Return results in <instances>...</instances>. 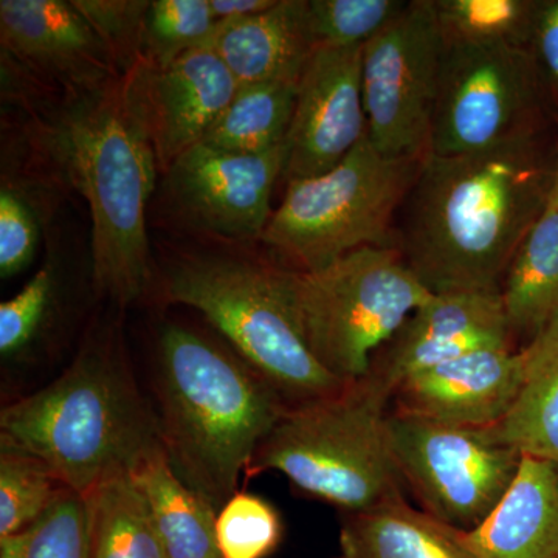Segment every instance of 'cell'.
Segmentation results:
<instances>
[{"mask_svg":"<svg viewBox=\"0 0 558 558\" xmlns=\"http://www.w3.org/2000/svg\"><path fill=\"white\" fill-rule=\"evenodd\" d=\"M557 143L542 126L487 148L422 160L395 242L432 293L501 290L520 245L548 205Z\"/></svg>","mask_w":558,"mask_h":558,"instance_id":"obj_1","label":"cell"},{"mask_svg":"<svg viewBox=\"0 0 558 558\" xmlns=\"http://www.w3.org/2000/svg\"><path fill=\"white\" fill-rule=\"evenodd\" d=\"M157 354L161 447L175 475L219 512L289 405L236 352L197 330L165 326Z\"/></svg>","mask_w":558,"mask_h":558,"instance_id":"obj_2","label":"cell"},{"mask_svg":"<svg viewBox=\"0 0 558 558\" xmlns=\"http://www.w3.org/2000/svg\"><path fill=\"white\" fill-rule=\"evenodd\" d=\"M51 148L89 207L95 288L126 306L150 281L146 208L159 168L130 73L73 94Z\"/></svg>","mask_w":558,"mask_h":558,"instance_id":"obj_3","label":"cell"},{"mask_svg":"<svg viewBox=\"0 0 558 558\" xmlns=\"http://www.w3.org/2000/svg\"><path fill=\"white\" fill-rule=\"evenodd\" d=\"M0 439L86 497L161 449L159 417L132 376L117 330L92 333L58 379L0 413Z\"/></svg>","mask_w":558,"mask_h":558,"instance_id":"obj_4","label":"cell"},{"mask_svg":"<svg viewBox=\"0 0 558 558\" xmlns=\"http://www.w3.org/2000/svg\"><path fill=\"white\" fill-rule=\"evenodd\" d=\"M392 398L395 389L369 371L333 395L289 407L245 476L281 473L295 490L344 513L403 497L388 433Z\"/></svg>","mask_w":558,"mask_h":558,"instance_id":"obj_5","label":"cell"},{"mask_svg":"<svg viewBox=\"0 0 558 558\" xmlns=\"http://www.w3.org/2000/svg\"><path fill=\"white\" fill-rule=\"evenodd\" d=\"M165 299L204 315L231 351L289 407L326 398L344 385L314 359L296 315L293 270L227 256L180 260Z\"/></svg>","mask_w":558,"mask_h":558,"instance_id":"obj_6","label":"cell"},{"mask_svg":"<svg viewBox=\"0 0 558 558\" xmlns=\"http://www.w3.org/2000/svg\"><path fill=\"white\" fill-rule=\"evenodd\" d=\"M422 160L388 159L366 134L332 170L288 182L260 242L300 274L325 269L354 250L392 247Z\"/></svg>","mask_w":558,"mask_h":558,"instance_id":"obj_7","label":"cell"},{"mask_svg":"<svg viewBox=\"0 0 558 558\" xmlns=\"http://www.w3.org/2000/svg\"><path fill=\"white\" fill-rule=\"evenodd\" d=\"M396 247H363L315 271H293L307 348L333 379L368 376L374 357L432 296Z\"/></svg>","mask_w":558,"mask_h":558,"instance_id":"obj_8","label":"cell"},{"mask_svg":"<svg viewBox=\"0 0 558 558\" xmlns=\"http://www.w3.org/2000/svg\"><path fill=\"white\" fill-rule=\"evenodd\" d=\"M389 442L421 509L459 531L478 526L505 497L521 454L492 428L461 427L391 409Z\"/></svg>","mask_w":558,"mask_h":558,"instance_id":"obj_9","label":"cell"},{"mask_svg":"<svg viewBox=\"0 0 558 558\" xmlns=\"http://www.w3.org/2000/svg\"><path fill=\"white\" fill-rule=\"evenodd\" d=\"M545 86L526 47L446 39L429 154L470 153L542 126Z\"/></svg>","mask_w":558,"mask_h":558,"instance_id":"obj_10","label":"cell"},{"mask_svg":"<svg viewBox=\"0 0 558 558\" xmlns=\"http://www.w3.org/2000/svg\"><path fill=\"white\" fill-rule=\"evenodd\" d=\"M444 47L435 0H411L363 46L366 134L381 156H428Z\"/></svg>","mask_w":558,"mask_h":558,"instance_id":"obj_11","label":"cell"},{"mask_svg":"<svg viewBox=\"0 0 558 558\" xmlns=\"http://www.w3.org/2000/svg\"><path fill=\"white\" fill-rule=\"evenodd\" d=\"M286 142L259 154L226 153L205 143L183 153L167 170L172 204L205 233L260 241L271 218L275 183L284 175Z\"/></svg>","mask_w":558,"mask_h":558,"instance_id":"obj_12","label":"cell"},{"mask_svg":"<svg viewBox=\"0 0 558 558\" xmlns=\"http://www.w3.org/2000/svg\"><path fill=\"white\" fill-rule=\"evenodd\" d=\"M363 47H318L304 65L286 148V182L336 168L365 137Z\"/></svg>","mask_w":558,"mask_h":558,"instance_id":"obj_13","label":"cell"},{"mask_svg":"<svg viewBox=\"0 0 558 558\" xmlns=\"http://www.w3.org/2000/svg\"><path fill=\"white\" fill-rule=\"evenodd\" d=\"M130 75L165 172L204 140L240 87L209 46L161 68L142 60Z\"/></svg>","mask_w":558,"mask_h":558,"instance_id":"obj_14","label":"cell"},{"mask_svg":"<svg viewBox=\"0 0 558 558\" xmlns=\"http://www.w3.org/2000/svg\"><path fill=\"white\" fill-rule=\"evenodd\" d=\"M501 290L433 293L377 352L371 371L392 389L418 371L486 348H512Z\"/></svg>","mask_w":558,"mask_h":558,"instance_id":"obj_15","label":"cell"},{"mask_svg":"<svg viewBox=\"0 0 558 558\" xmlns=\"http://www.w3.org/2000/svg\"><path fill=\"white\" fill-rule=\"evenodd\" d=\"M524 349L486 348L400 381L392 409L461 427L499 424L526 380Z\"/></svg>","mask_w":558,"mask_h":558,"instance_id":"obj_16","label":"cell"},{"mask_svg":"<svg viewBox=\"0 0 558 558\" xmlns=\"http://www.w3.org/2000/svg\"><path fill=\"white\" fill-rule=\"evenodd\" d=\"M2 47L72 94L120 76L108 49L72 0H2Z\"/></svg>","mask_w":558,"mask_h":558,"instance_id":"obj_17","label":"cell"},{"mask_svg":"<svg viewBox=\"0 0 558 558\" xmlns=\"http://www.w3.org/2000/svg\"><path fill=\"white\" fill-rule=\"evenodd\" d=\"M464 542L475 558H558V465L521 458L505 497Z\"/></svg>","mask_w":558,"mask_h":558,"instance_id":"obj_18","label":"cell"},{"mask_svg":"<svg viewBox=\"0 0 558 558\" xmlns=\"http://www.w3.org/2000/svg\"><path fill=\"white\" fill-rule=\"evenodd\" d=\"M209 47L229 68L238 86L299 81L315 46L310 0H277L245 20L218 22Z\"/></svg>","mask_w":558,"mask_h":558,"instance_id":"obj_19","label":"cell"},{"mask_svg":"<svg viewBox=\"0 0 558 558\" xmlns=\"http://www.w3.org/2000/svg\"><path fill=\"white\" fill-rule=\"evenodd\" d=\"M340 558H475L464 531L450 526L405 498L344 513Z\"/></svg>","mask_w":558,"mask_h":558,"instance_id":"obj_20","label":"cell"},{"mask_svg":"<svg viewBox=\"0 0 558 558\" xmlns=\"http://www.w3.org/2000/svg\"><path fill=\"white\" fill-rule=\"evenodd\" d=\"M131 473L148 501L167 558H220L218 512L175 475L163 447L143 458Z\"/></svg>","mask_w":558,"mask_h":558,"instance_id":"obj_21","label":"cell"},{"mask_svg":"<svg viewBox=\"0 0 558 558\" xmlns=\"http://www.w3.org/2000/svg\"><path fill=\"white\" fill-rule=\"evenodd\" d=\"M513 336L534 339L558 315V191L520 245L501 284Z\"/></svg>","mask_w":558,"mask_h":558,"instance_id":"obj_22","label":"cell"},{"mask_svg":"<svg viewBox=\"0 0 558 558\" xmlns=\"http://www.w3.org/2000/svg\"><path fill=\"white\" fill-rule=\"evenodd\" d=\"M523 349L526 380L508 416L490 428L521 457L558 465V315Z\"/></svg>","mask_w":558,"mask_h":558,"instance_id":"obj_23","label":"cell"},{"mask_svg":"<svg viewBox=\"0 0 558 558\" xmlns=\"http://www.w3.org/2000/svg\"><path fill=\"white\" fill-rule=\"evenodd\" d=\"M90 558H167L148 501L131 472L87 494Z\"/></svg>","mask_w":558,"mask_h":558,"instance_id":"obj_24","label":"cell"},{"mask_svg":"<svg viewBox=\"0 0 558 558\" xmlns=\"http://www.w3.org/2000/svg\"><path fill=\"white\" fill-rule=\"evenodd\" d=\"M299 81L248 84L238 87L229 108L201 143L236 154L277 148L288 137Z\"/></svg>","mask_w":558,"mask_h":558,"instance_id":"obj_25","label":"cell"},{"mask_svg":"<svg viewBox=\"0 0 558 558\" xmlns=\"http://www.w3.org/2000/svg\"><path fill=\"white\" fill-rule=\"evenodd\" d=\"M535 0H435L444 38L495 46H531Z\"/></svg>","mask_w":558,"mask_h":558,"instance_id":"obj_26","label":"cell"},{"mask_svg":"<svg viewBox=\"0 0 558 558\" xmlns=\"http://www.w3.org/2000/svg\"><path fill=\"white\" fill-rule=\"evenodd\" d=\"M0 558H90L86 498L62 487L32 526L0 538Z\"/></svg>","mask_w":558,"mask_h":558,"instance_id":"obj_27","label":"cell"},{"mask_svg":"<svg viewBox=\"0 0 558 558\" xmlns=\"http://www.w3.org/2000/svg\"><path fill=\"white\" fill-rule=\"evenodd\" d=\"M61 488L43 461L0 439V538L32 526Z\"/></svg>","mask_w":558,"mask_h":558,"instance_id":"obj_28","label":"cell"},{"mask_svg":"<svg viewBox=\"0 0 558 558\" xmlns=\"http://www.w3.org/2000/svg\"><path fill=\"white\" fill-rule=\"evenodd\" d=\"M216 25L209 0H154L146 14L143 60L161 68L209 46Z\"/></svg>","mask_w":558,"mask_h":558,"instance_id":"obj_29","label":"cell"},{"mask_svg":"<svg viewBox=\"0 0 558 558\" xmlns=\"http://www.w3.org/2000/svg\"><path fill=\"white\" fill-rule=\"evenodd\" d=\"M403 0H310L315 46L363 47L402 13Z\"/></svg>","mask_w":558,"mask_h":558,"instance_id":"obj_30","label":"cell"},{"mask_svg":"<svg viewBox=\"0 0 558 558\" xmlns=\"http://www.w3.org/2000/svg\"><path fill=\"white\" fill-rule=\"evenodd\" d=\"M281 537L278 510L258 495L236 492L216 517L220 558L269 557Z\"/></svg>","mask_w":558,"mask_h":558,"instance_id":"obj_31","label":"cell"},{"mask_svg":"<svg viewBox=\"0 0 558 558\" xmlns=\"http://www.w3.org/2000/svg\"><path fill=\"white\" fill-rule=\"evenodd\" d=\"M108 49L120 75L143 60L146 0H72Z\"/></svg>","mask_w":558,"mask_h":558,"instance_id":"obj_32","label":"cell"},{"mask_svg":"<svg viewBox=\"0 0 558 558\" xmlns=\"http://www.w3.org/2000/svg\"><path fill=\"white\" fill-rule=\"evenodd\" d=\"M57 289V270L51 264L40 267L31 281L0 304V352L11 357L24 351L38 336Z\"/></svg>","mask_w":558,"mask_h":558,"instance_id":"obj_33","label":"cell"},{"mask_svg":"<svg viewBox=\"0 0 558 558\" xmlns=\"http://www.w3.org/2000/svg\"><path fill=\"white\" fill-rule=\"evenodd\" d=\"M39 223L28 201L3 183L0 191V275L14 277L35 258Z\"/></svg>","mask_w":558,"mask_h":558,"instance_id":"obj_34","label":"cell"},{"mask_svg":"<svg viewBox=\"0 0 558 558\" xmlns=\"http://www.w3.org/2000/svg\"><path fill=\"white\" fill-rule=\"evenodd\" d=\"M529 49L545 84L558 90V0L538 3Z\"/></svg>","mask_w":558,"mask_h":558,"instance_id":"obj_35","label":"cell"},{"mask_svg":"<svg viewBox=\"0 0 558 558\" xmlns=\"http://www.w3.org/2000/svg\"><path fill=\"white\" fill-rule=\"evenodd\" d=\"M277 0H209L218 22L245 20L271 9Z\"/></svg>","mask_w":558,"mask_h":558,"instance_id":"obj_36","label":"cell"},{"mask_svg":"<svg viewBox=\"0 0 558 558\" xmlns=\"http://www.w3.org/2000/svg\"><path fill=\"white\" fill-rule=\"evenodd\" d=\"M554 190L558 191V137H557V165H556V182H554Z\"/></svg>","mask_w":558,"mask_h":558,"instance_id":"obj_37","label":"cell"}]
</instances>
